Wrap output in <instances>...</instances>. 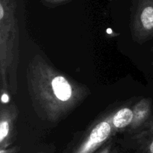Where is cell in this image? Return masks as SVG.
I'll use <instances>...</instances> for the list:
<instances>
[{
    "instance_id": "cell-1",
    "label": "cell",
    "mask_w": 153,
    "mask_h": 153,
    "mask_svg": "<svg viewBox=\"0 0 153 153\" xmlns=\"http://www.w3.org/2000/svg\"><path fill=\"white\" fill-rule=\"evenodd\" d=\"M26 79L36 114L51 123L65 118L89 93L85 86L55 69L40 55L29 61Z\"/></svg>"
},
{
    "instance_id": "cell-2",
    "label": "cell",
    "mask_w": 153,
    "mask_h": 153,
    "mask_svg": "<svg viewBox=\"0 0 153 153\" xmlns=\"http://www.w3.org/2000/svg\"><path fill=\"white\" fill-rule=\"evenodd\" d=\"M16 0H0V65L1 90L10 84L16 90V67L19 58V27Z\"/></svg>"
},
{
    "instance_id": "cell-3",
    "label": "cell",
    "mask_w": 153,
    "mask_h": 153,
    "mask_svg": "<svg viewBox=\"0 0 153 153\" xmlns=\"http://www.w3.org/2000/svg\"><path fill=\"white\" fill-rule=\"evenodd\" d=\"M130 28L134 41L143 43L153 37V0H132Z\"/></svg>"
},
{
    "instance_id": "cell-4",
    "label": "cell",
    "mask_w": 153,
    "mask_h": 153,
    "mask_svg": "<svg viewBox=\"0 0 153 153\" xmlns=\"http://www.w3.org/2000/svg\"><path fill=\"white\" fill-rule=\"evenodd\" d=\"M111 117L109 115L94 124L72 153H94L104 144L114 131Z\"/></svg>"
},
{
    "instance_id": "cell-5",
    "label": "cell",
    "mask_w": 153,
    "mask_h": 153,
    "mask_svg": "<svg viewBox=\"0 0 153 153\" xmlns=\"http://www.w3.org/2000/svg\"><path fill=\"white\" fill-rule=\"evenodd\" d=\"M18 116L16 106H4L0 110V148L7 149L14 138L15 121Z\"/></svg>"
},
{
    "instance_id": "cell-6",
    "label": "cell",
    "mask_w": 153,
    "mask_h": 153,
    "mask_svg": "<svg viewBox=\"0 0 153 153\" xmlns=\"http://www.w3.org/2000/svg\"><path fill=\"white\" fill-rule=\"evenodd\" d=\"M132 110L134 117L129 126L130 130L140 128L150 118L152 114V101L149 99H143L133 107Z\"/></svg>"
},
{
    "instance_id": "cell-7",
    "label": "cell",
    "mask_w": 153,
    "mask_h": 153,
    "mask_svg": "<svg viewBox=\"0 0 153 153\" xmlns=\"http://www.w3.org/2000/svg\"><path fill=\"white\" fill-rule=\"evenodd\" d=\"M134 117L132 108H123L112 114L111 123L114 131L131 126Z\"/></svg>"
},
{
    "instance_id": "cell-8",
    "label": "cell",
    "mask_w": 153,
    "mask_h": 153,
    "mask_svg": "<svg viewBox=\"0 0 153 153\" xmlns=\"http://www.w3.org/2000/svg\"><path fill=\"white\" fill-rule=\"evenodd\" d=\"M153 137V115L140 127L138 132L133 135L132 140L139 146Z\"/></svg>"
},
{
    "instance_id": "cell-9",
    "label": "cell",
    "mask_w": 153,
    "mask_h": 153,
    "mask_svg": "<svg viewBox=\"0 0 153 153\" xmlns=\"http://www.w3.org/2000/svg\"><path fill=\"white\" fill-rule=\"evenodd\" d=\"M140 153H153V137L139 146Z\"/></svg>"
},
{
    "instance_id": "cell-10",
    "label": "cell",
    "mask_w": 153,
    "mask_h": 153,
    "mask_svg": "<svg viewBox=\"0 0 153 153\" xmlns=\"http://www.w3.org/2000/svg\"><path fill=\"white\" fill-rule=\"evenodd\" d=\"M18 150H19V148L17 147L7 148V149L0 148V153H16Z\"/></svg>"
},
{
    "instance_id": "cell-11",
    "label": "cell",
    "mask_w": 153,
    "mask_h": 153,
    "mask_svg": "<svg viewBox=\"0 0 153 153\" xmlns=\"http://www.w3.org/2000/svg\"><path fill=\"white\" fill-rule=\"evenodd\" d=\"M67 1V0H44V1L46 3L49 4H54V5H56V4H59L61 3L64 2V1Z\"/></svg>"
},
{
    "instance_id": "cell-12",
    "label": "cell",
    "mask_w": 153,
    "mask_h": 153,
    "mask_svg": "<svg viewBox=\"0 0 153 153\" xmlns=\"http://www.w3.org/2000/svg\"><path fill=\"white\" fill-rule=\"evenodd\" d=\"M111 144H108L105 146L99 153H111Z\"/></svg>"
},
{
    "instance_id": "cell-13",
    "label": "cell",
    "mask_w": 153,
    "mask_h": 153,
    "mask_svg": "<svg viewBox=\"0 0 153 153\" xmlns=\"http://www.w3.org/2000/svg\"><path fill=\"white\" fill-rule=\"evenodd\" d=\"M152 50L153 51V46H152Z\"/></svg>"
},
{
    "instance_id": "cell-14",
    "label": "cell",
    "mask_w": 153,
    "mask_h": 153,
    "mask_svg": "<svg viewBox=\"0 0 153 153\" xmlns=\"http://www.w3.org/2000/svg\"><path fill=\"white\" fill-rule=\"evenodd\" d=\"M112 153H114V152H112ZM114 153H117V152H116V151H115V152H114Z\"/></svg>"
}]
</instances>
